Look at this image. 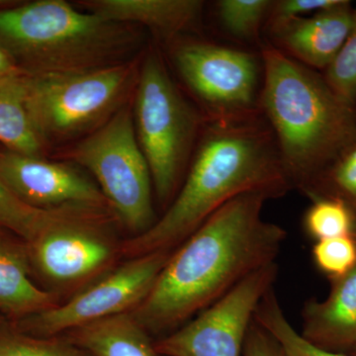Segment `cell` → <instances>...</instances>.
Here are the masks:
<instances>
[{
    "label": "cell",
    "instance_id": "cell-1",
    "mask_svg": "<svg viewBox=\"0 0 356 356\" xmlns=\"http://www.w3.org/2000/svg\"><path fill=\"white\" fill-rule=\"evenodd\" d=\"M262 192H247L215 212L170 255L146 298L131 312L146 331L173 329L241 281L276 262L285 229L262 216Z\"/></svg>",
    "mask_w": 356,
    "mask_h": 356
},
{
    "label": "cell",
    "instance_id": "cell-2",
    "mask_svg": "<svg viewBox=\"0 0 356 356\" xmlns=\"http://www.w3.org/2000/svg\"><path fill=\"white\" fill-rule=\"evenodd\" d=\"M291 188L273 131L261 113L209 119L188 175L163 216L122 250L132 257L170 250L236 196L262 192L277 198Z\"/></svg>",
    "mask_w": 356,
    "mask_h": 356
},
{
    "label": "cell",
    "instance_id": "cell-3",
    "mask_svg": "<svg viewBox=\"0 0 356 356\" xmlns=\"http://www.w3.org/2000/svg\"><path fill=\"white\" fill-rule=\"evenodd\" d=\"M259 109L273 131L292 187L305 194L356 140V105L337 95L324 76L273 44L262 48Z\"/></svg>",
    "mask_w": 356,
    "mask_h": 356
},
{
    "label": "cell",
    "instance_id": "cell-4",
    "mask_svg": "<svg viewBox=\"0 0 356 356\" xmlns=\"http://www.w3.org/2000/svg\"><path fill=\"white\" fill-rule=\"evenodd\" d=\"M139 41L132 26L77 10L64 0L0 6V49L24 74L121 64Z\"/></svg>",
    "mask_w": 356,
    "mask_h": 356
},
{
    "label": "cell",
    "instance_id": "cell-5",
    "mask_svg": "<svg viewBox=\"0 0 356 356\" xmlns=\"http://www.w3.org/2000/svg\"><path fill=\"white\" fill-rule=\"evenodd\" d=\"M137 65L60 74H24L27 109L44 144L96 130L123 105L137 83Z\"/></svg>",
    "mask_w": 356,
    "mask_h": 356
},
{
    "label": "cell",
    "instance_id": "cell-6",
    "mask_svg": "<svg viewBox=\"0 0 356 356\" xmlns=\"http://www.w3.org/2000/svg\"><path fill=\"white\" fill-rule=\"evenodd\" d=\"M133 107L136 135L161 203L172 198L197 139L200 117L156 51L143 60Z\"/></svg>",
    "mask_w": 356,
    "mask_h": 356
},
{
    "label": "cell",
    "instance_id": "cell-7",
    "mask_svg": "<svg viewBox=\"0 0 356 356\" xmlns=\"http://www.w3.org/2000/svg\"><path fill=\"white\" fill-rule=\"evenodd\" d=\"M67 156L95 177L100 191L124 226L145 233L156 222L151 170L136 135L133 109L121 107L77 143Z\"/></svg>",
    "mask_w": 356,
    "mask_h": 356
},
{
    "label": "cell",
    "instance_id": "cell-8",
    "mask_svg": "<svg viewBox=\"0 0 356 356\" xmlns=\"http://www.w3.org/2000/svg\"><path fill=\"white\" fill-rule=\"evenodd\" d=\"M172 60L182 81L209 112L210 120L261 114L259 65L247 51L209 42H180Z\"/></svg>",
    "mask_w": 356,
    "mask_h": 356
},
{
    "label": "cell",
    "instance_id": "cell-9",
    "mask_svg": "<svg viewBox=\"0 0 356 356\" xmlns=\"http://www.w3.org/2000/svg\"><path fill=\"white\" fill-rule=\"evenodd\" d=\"M172 254L170 250H159L133 257L62 305L51 307L11 324L14 329L24 334L51 337L132 312L146 298Z\"/></svg>",
    "mask_w": 356,
    "mask_h": 356
},
{
    "label": "cell",
    "instance_id": "cell-10",
    "mask_svg": "<svg viewBox=\"0 0 356 356\" xmlns=\"http://www.w3.org/2000/svg\"><path fill=\"white\" fill-rule=\"evenodd\" d=\"M278 276L277 261L248 275L178 331L154 344L165 356H242L261 300Z\"/></svg>",
    "mask_w": 356,
    "mask_h": 356
},
{
    "label": "cell",
    "instance_id": "cell-11",
    "mask_svg": "<svg viewBox=\"0 0 356 356\" xmlns=\"http://www.w3.org/2000/svg\"><path fill=\"white\" fill-rule=\"evenodd\" d=\"M108 209L63 207L55 220L31 243H27L32 267L47 280L72 283L86 280L104 268L114 248L102 227Z\"/></svg>",
    "mask_w": 356,
    "mask_h": 356
},
{
    "label": "cell",
    "instance_id": "cell-12",
    "mask_svg": "<svg viewBox=\"0 0 356 356\" xmlns=\"http://www.w3.org/2000/svg\"><path fill=\"white\" fill-rule=\"evenodd\" d=\"M0 177L18 198L37 209L76 206L111 210L99 187L67 163L0 149Z\"/></svg>",
    "mask_w": 356,
    "mask_h": 356
},
{
    "label": "cell",
    "instance_id": "cell-13",
    "mask_svg": "<svg viewBox=\"0 0 356 356\" xmlns=\"http://www.w3.org/2000/svg\"><path fill=\"white\" fill-rule=\"evenodd\" d=\"M353 15L350 2L341 0L337 6L274 30L270 33L274 47L312 70H327L350 34Z\"/></svg>",
    "mask_w": 356,
    "mask_h": 356
},
{
    "label": "cell",
    "instance_id": "cell-14",
    "mask_svg": "<svg viewBox=\"0 0 356 356\" xmlns=\"http://www.w3.org/2000/svg\"><path fill=\"white\" fill-rule=\"evenodd\" d=\"M331 282L327 299L304 306L299 332L316 348L348 355L356 346V266Z\"/></svg>",
    "mask_w": 356,
    "mask_h": 356
},
{
    "label": "cell",
    "instance_id": "cell-15",
    "mask_svg": "<svg viewBox=\"0 0 356 356\" xmlns=\"http://www.w3.org/2000/svg\"><path fill=\"white\" fill-rule=\"evenodd\" d=\"M27 243L0 229V316L15 323L58 305L31 278Z\"/></svg>",
    "mask_w": 356,
    "mask_h": 356
},
{
    "label": "cell",
    "instance_id": "cell-16",
    "mask_svg": "<svg viewBox=\"0 0 356 356\" xmlns=\"http://www.w3.org/2000/svg\"><path fill=\"white\" fill-rule=\"evenodd\" d=\"M81 3L103 19L146 26L165 40L193 27L203 8V2L198 0H90Z\"/></svg>",
    "mask_w": 356,
    "mask_h": 356
},
{
    "label": "cell",
    "instance_id": "cell-17",
    "mask_svg": "<svg viewBox=\"0 0 356 356\" xmlns=\"http://www.w3.org/2000/svg\"><path fill=\"white\" fill-rule=\"evenodd\" d=\"M72 332L74 343L93 356H158L146 330L131 312Z\"/></svg>",
    "mask_w": 356,
    "mask_h": 356
},
{
    "label": "cell",
    "instance_id": "cell-18",
    "mask_svg": "<svg viewBox=\"0 0 356 356\" xmlns=\"http://www.w3.org/2000/svg\"><path fill=\"white\" fill-rule=\"evenodd\" d=\"M23 76L0 79V143L9 151L44 158L46 145L28 112Z\"/></svg>",
    "mask_w": 356,
    "mask_h": 356
},
{
    "label": "cell",
    "instance_id": "cell-19",
    "mask_svg": "<svg viewBox=\"0 0 356 356\" xmlns=\"http://www.w3.org/2000/svg\"><path fill=\"white\" fill-rule=\"evenodd\" d=\"M62 208L43 210L32 207L18 198L0 177V229L26 243L34 242L55 221Z\"/></svg>",
    "mask_w": 356,
    "mask_h": 356
},
{
    "label": "cell",
    "instance_id": "cell-20",
    "mask_svg": "<svg viewBox=\"0 0 356 356\" xmlns=\"http://www.w3.org/2000/svg\"><path fill=\"white\" fill-rule=\"evenodd\" d=\"M304 217V228L316 242L339 236H353L356 215L343 201L332 197L313 199Z\"/></svg>",
    "mask_w": 356,
    "mask_h": 356
},
{
    "label": "cell",
    "instance_id": "cell-21",
    "mask_svg": "<svg viewBox=\"0 0 356 356\" xmlns=\"http://www.w3.org/2000/svg\"><path fill=\"white\" fill-rule=\"evenodd\" d=\"M307 195L339 199L356 215V140L337 156Z\"/></svg>",
    "mask_w": 356,
    "mask_h": 356
},
{
    "label": "cell",
    "instance_id": "cell-22",
    "mask_svg": "<svg viewBox=\"0 0 356 356\" xmlns=\"http://www.w3.org/2000/svg\"><path fill=\"white\" fill-rule=\"evenodd\" d=\"M273 3L270 0H220L218 17L222 27L236 38L255 39Z\"/></svg>",
    "mask_w": 356,
    "mask_h": 356
},
{
    "label": "cell",
    "instance_id": "cell-23",
    "mask_svg": "<svg viewBox=\"0 0 356 356\" xmlns=\"http://www.w3.org/2000/svg\"><path fill=\"white\" fill-rule=\"evenodd\" d=\"M6 324H0V356H86L64 341L31 336Z\"/></svg>",
    "mask_w": 356,
    "mask_h": 356
},
{
    "label": "cell",
    "instance_id": "cell-24",
    "mask_svg": "<svg viewBox=\"0 0 356 356\" xmlns=\"http://www.w3.org/2000/svg\"><path fill=\"white\" fill-rule=\"evenodd\" d=\"M324 79L337 95L356 105V9L350 34L336 58L325 70Z\"/></svg>",
    "mask_w": 356,
    "mask_h": 356
},
{
    "label": "cell",
    "instance_id": "cell-25",
    "mask_svg": "<svg viewBox=\"0 0 356 356\" xmlns=\"http://www.w3.org/2000/svg\"><path fill=\"white\" fill-rule=\"evenodd\" d=\"M312 254L318 270L330 280H336L356 266V241L353 236L318 241Z\"/></svg>",
    "mask_w": 356,
    "mask_h": 356
},
{
    "label": "cell",
    "instance_id": "cell-26",
    "mask_svg": "<svg viewBox=\"0 0 356 356\" xmlns=\"http://www.w3.org/2000/svg\"><path fill=\"white\" fill-rule=\"evenodd\" d=\"M341 0H280L273 1L266 18V27L273 32L290 21L306 17L337 6Z\"/></svg>",
    "mask_w": 356,
    "mask_h": 356
},
{
    "label": "cell",
    "instance_id": "cell-27",
    "mask_svg": "<svg viewBox=\"0 0 356 356\" xmlns=\"http://www.w3.org/2000/svg\"><path fill=\"white\" fill-rule=\"evenodd\" d=\"M243 356H285L273 337L252 322L245 339Z\"/></svg>",
    "mask_w": 356,
    "mask_h": 356
},
{
    "label": "cell",
    "instance_id": "cell-28",
    "mask_svg": "<svg viewBox=\"0 0 356 356\" xmlns=\"http://www.w3.org/2000/svg\"><path fill=\"white\" fill-rule=\"evenodd\" d=\"M24 74L10 60L6 53L0 49V79L2 77Z\"/></svg>",
    "mask_w": 356,
    "mask_h": 356
},
{
    "label": "cell",
    "instance_id": "cell-29",
    "mask_svg": "<svg viewBox=\"0 0 356 356\" xmlns=\"http://www.w3.org/2000/svg\"><path fill=\"white\" fill-rule=\"evenodd\" d=\"M278 344V343H277ZM280 346V344H278ZM281 350L283 351V353H284L285 356H302L301 355H299L297 351H295L294 350H292L291 348H288V346H280Z\"/></svg>",
    "mask_w": 356,
    "mask_h": 356
},
{
    "label": "cell",
    "instance_id": "cell-30",
    "mask_svg": "<svg viewBox=\"0 0 356 356\" xmlns=\"http://www.w3.org/2000/svg\"><path fill=\"white\" fill-rule=\"evenodd\" d=\"M348 355H350V356H356V346L355 348H353V350L350 351V353H348Z\"/></svg>",
    "mask_w": 356,
    "mask_h": 356
},
{
    "label": "cell",
    "instance_id": "cell-31",
    "mask_svg": "<svg viewBox=\"0 0 356 356\" xmlns=\"http://www.w3.org/2000/svg\"><path fill=\"white\" fill-rule=\"evenodd\" d=\"M2 323H6V318H2L1 316H0V324H2Z\"/></svg>",
    "mask_w": 356,
    "mask_h": 356
},
{
    "label": "cell",
    "instance_id": "cell-32",
    "mask_svg": "<svg viewBox=\"0 0 356 356\" xmlns=\"http://www.w3.org/2000/svg\"><path fill=\"white\" fill-rule=\"evenodd\" d=\"M353 238H355V241H356V225H355V233H353Z\"/></svg>",
    "mask_w": 356,
    "mask_h": 356
}]
</instances>
